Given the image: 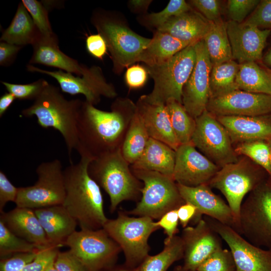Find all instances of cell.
I'll return each instance as SVG.
<instances>
[{
    "label": "cell",
    "mask_w": 271,
    "mask_h": 271,
    "mask_svg": "<svg viewBox=\"0 0 271 271\" xmlns=\"http://www.w3.org/2000/svg\"><path fill=\"white\" fill-rule=\"evenodd\" d=\"M106 111L83 101L77 122L78 144L80 156L92 160L121 148L136 104L127 98H116Z\"/></svg>",
    "instance_id": "6da1fadb"
},
{
    "label": "cell",
    "mask_w": 271,
    "mask_h": 271,
    "mask_svg": "<svg viewBox=\"0 0 271 271\" xmlns=\"http://www.w3.org/2000/svg\"><path fill=\"white\" fill-rule=\"evenodd\" d=\"M64 170L65 197L62 205L76 220L81 229L102 228L108 219L104 211L100 186L90 177L88 167L92 159L80 156Z\"/></svg>",
    "instance_id": "7a4b0ae2"
},
{
    "label": "cell",
    "mask_w": 271,
    "mask_h": 271,
    "mask_svg": "<svg viewBox=\"0 0 271 271\" xmlns=\"http://www.w3.org/2000/svg\"><path fill=\"white\" fill-rule=\"evenodd\" d=\"M83 102L79 99L67 100L58 87L47 81L33 103L23 109L22 114L28 117L36 116L42 127H51L59 131L71 163L72 152L78 144L77 122Z\"/></svg>",
    "instance_id": "3957f363"
},
{
    "label": "cell",
    "mask_w": 271,
    "mask_h": 271,
    "mask_svg": "<svg viewBox=\"0 0 271 271\" xmlns=\"http://www.w3.org/2000/svg\"><path fill=\"white\" fill-rule=\"evenodd\" d=\"M120 149L92 160L88 167L90 177L108 194L113 213L124 201L140 200L143 182L133 173Z\"/></svg>",
    "instance_id": "277c9868"
},
{
    "label": "cell",
    "mask_w": 271,
    "mask_h": 271,
    "mask_svg": "<svg viewBox=\"0 0 271 271\" xmlns=\"http://www.w3.org/2000/svg\"><path fill=\"white\" fill-rule=\"evenodd\" d=\"M91 21L106 43L115 73L119 74L124 68L140 62L151 39L136 33L107 12H95Z\"/></svg>",
    "instance_id": "5b68a950"
},
{
    "label": "cell",
    "mask_w": 271,
    "mask_h": 271,
    "mask_svg": "<svg viewBox=\"0 0 271 271\" xmlns=\"http://www.w3.org/2000/svg\"><path fill=\"white\" fill-rule=\"evenodd\" d=\"M194 44L189 45L163 64L146 66L154 82L152 91L142 96L146 101L165 104L168 100L174 99L182 103L183 88L196 62Z\"/></svg>",
    "instance_id": "8992f818"
},
{
    "label": "cell",
    "mask_w": 271,
    "mask_h": 271,
    "mask_svg": "<svg viewBox=\"0 0 271 271\" xmlns=\"http://www.w3.org/2000/svg\"><path fill=\"white\" fill-rule=\"evenodd\" d=\"M103 228L119 245L124 264L131 268H137L149 255V238L160 229L150 217L129 216L123 211H118L115 218L108 219Z\"/></svg>",
    "instance_id": "52a82bcc"
},
{
    "label": "cell",
    "mask_w": 271,
    "mask_h": 271,
    "mask_svg": "<svg viewBox=\"0 0 271 271\" xmlns=\"http://www.w3.org/2000/svg\"><path fill=\"white\" fill-rule=\"evenodd\" d=\"M269 176L264 169L244 156L221 167L209 182L211 188L224 196L236 221L235 231L244 197Z\"/></svg>",
    "instance_id": "ba28073f"
},
{
    "label": "cell",
    "mask_w": 271,
    "mask_h": 271,
    "mask_svg": "<svg viewBox=\"0 0 271 271\" xmlns=\"http://www.w3.org/2000/svg\"><path fill=\"white\" fill-rule=\"evenodd\" d=\"M131 170L143 182V187L141 199L134 208L126 212L127 214L158 220L167 212L177 209L185 202L173 178L152 171Z\"/></svg>",
    "instance_id": "9c48e42d"
},
{
    "label": "cell",
    "mask_w": 271,
    "mask_h": 271,
    "mask_svg": "<svg viewBox=\"0 0 271 271\" xmlns=\"http://www.w3.org/2000/svg\"><path fill=\"white\" fill-rule=\"evenodd\" d=\"M251 243L271 248V177L251 191L243 200L236 230Z\"/></svg>",
    "instance_id": "30bf717a"
},
{
    "label": "cell",
    "mask_w": 271,
    "mask_h": 271,
    "mask_svg": "<svg viewBox=\"0 0 271 271\" xmlns=\"http://www.w3.org/2000/svg\"><path fill=\"white\" fill-rule=\"evenodd\" d=\"M64 245L69 248L88 271H100L115 265L122 251L103 228L76 230Z\"/></svg>",
    "instance_id": "8fae6325"
},
{
    "label": "cell",
    "mask_w": 271,
    "mask_h": 271,
    "mask_svg": "<svg viewBox=\"0 0 271 271\" xmlns=\"http://www.w3.org/2000/svg\"><path fill=\"white\" fill-rule=\"evenodd\" d=\"M37 182L19 187L17 207L36 209L62 205L65 197L64 170L60 160L43 162L36 169Z\"/></svg>",
    "instance_id": "7c38bea8"
},
{
    "label": "cell",
    "mask_w": 271,
    "mask_h": 271,
    "mask_svg": "<svg viewBox=\"0 0 271 271\" xmlns=\"http://www.w3.org/2000/svg\"><path fill=\"white\" fill-rule=\"evenodd\" d=\"M195 120L191 143L202 154L220 168L238 160L227 130L215 116L206 110Z\"/></svg>",
    "instance_id": "4fadbf2b"
},
{
    "label": "cell",
    "mask_w": 271,
    "mask_h": 271,
    "mask_svg": "<svg viewBox=\"0 0 271 271\" xmlns=\"http://www.w3.org/2000/svg\"><path fill=\"white\" fill-rule=\"evenodd\" d=\"M26 68L28 71L42 73L54 78L62 91L72 95L82 94L85 101L94 105L99 103L101 96L110 98L117 96L114 86L107 82L101 68L98 66L89 67L81 76L61 70H46L30 64Z\"/></svg>",
    "instance_id": "5bb4252c"
},
{
    "label": "cell",
    "mask_w": 271,
    "mask_h": 271,
    "mask_svg": "<svg viewBox=\"0 0 271 271\" xmlns=\"http://www.w3.org/2000/svg\"><path fill=\"white\" fill-rule=\"evenodd\" d=\"M206 220L228 246L236 271H271V248L251 243L232 227L216 220L210 218Z\"/></svg>",
    "instance_id": "9a60e30c"
},
{
    "label": "cell",
    "mask_w": 271,
    "mask_h": 271,
    "mask_svg": "<svg viewBox=\"0 0 271 271\" xmlns=\"http://www.w3.org/2000/svg\"><path fill=\"white\" fill-rule=\"evenodd\" d=\"M196 60L182 90V104L196 119L206 110L210 98V75L212 65L203 40L194 44Z\"/></svg>",
    "instance_id": "2e32d148"
},
{
    "label": "cell",
    "mask_w": 271,
    "mask_h": 271,
    "mask_svg": "<svg viewBox=\"0 0 271 271\" xmlns=\"http://www.w3.org/2000/svg\"><path fill=\"white\" fill-rule=\"evenodd\" d=\"M220 169L190 143L181 145L176 151L173 178L188 187L208 185Z\"/></svg>",
    "instance_id": "e0dca14e"
},
{
    "label": "cell",
    "mask_w": 271,
    "mask_h": 271,
    "mask_svg": "<svg viewBox=\"0 0 271 271\" xmlns=\"http://www.w3.org/2000/svg\"><path fill=\"white\" fill-rule=\"evenodd\" d=\"M206 110L216 117L269 114L271 95L236 90L210 98Z\"/></svg>",
    "instance_id": "ac0fdd59"
},
{
    "label": "cell",
    "mask_w": 271,
    "mask_h": 271,
    "mask_svg": "<svg viewBox=\"0 0 271 271\" xmlns=\"http://www.w3.org/2000/svg\"><path fill=\"white\" fill-rule=\"evenodd\" d=\"M180 236L184 248L183 266L189 269L196 270L207 258L223 248L222 238L203 218L194 226L183 228Z\"/></svg>",
    "instance_id": "d6986e66"
},
{
    "label": "cell",
    "mask_w": 271,
    "mask_h": 271,
    "mask_svg": "<svg viewBox=\"0 0 271 271\" xmlns=\"http://www.w3.org/2000/svg\"><path fill=\"white\" fill-rule=\"evenodd\" d=\"M226 28L234 60L239 64L262 60L270 30L230 20L226 22Z\"/></svg>",
    "instance_id": "ffe728a7"
},
{
    "label": "cell",
    "mask_w": 271,
    "mask_h": 271,
    "mask_svg": "<svg viewBox=\"0 0 271 271\" xmlns=\"http://www.w3.org/2000/svg\"><path fill=\"white\" fill-rule=\"evenodd\" d=\"M177 186L185 202L197 208L200 218L206 215L235 230L236 221L231 208L220 196L213 193L209 185L188 187L177 184Z\"/></svg>",
    "instance_id": "44dd1931"
},
{
    "label": "cell",
    "mask_w": 271,
    "mask_h": 271,
    "mask_svg": "<svg viewBox=\"0 0 271 271\" xmlns=\"http://www.w3.org/2000/svg\"><path fill=\"white\" fill-rule=\"evenodd\" d=\"M216 117L227 130L233 146L256 140L271 141V113Z\"/></svg>",
    "instance_id": "7402d4cb"
},
{
    "label": "cell",
    "mask_w": 271,
    "mask_h": 271,
    "mask_svg": "<svg viewBox=\"0 0 271 271\" xmlns=\"http://www.w3.org/2000/svg\"><path fill=\"white\" fill-rule=\"evenodd\" d=\"M136 104L137 112L150 138L166 144L176 151L181 145L173 129L166 105L150 103L142 96Z\"/></svg>",
    "instance_id": "603a6c76"
},
{
    "label": "cell",
    "mask_w": 271,
    "mask_h": 271,
    "mask_svg": "<svg viewBox=\"0 0 271 271\" xmlns=\"http://www.w3.org/2000/svg\"><path fill=\"white\" fill-rule=\"evenodd\" d=\"M32 46L33 51L30 64L55 67L78 76L84 74L88 69V67L79 63L60 50L57 36L47 38L41 35Z\"/></svg>",
    "instance_id": "cb8c5ba5"
},
{
    "label": "cell",
    "mask_w": 271,
    "mask_h": 271,
    "mask_svg": "<svg viewBox=\"0 0 271 271\" xmlns=\"http://www.w3.org/2000/svg\"><path fill=\"white\" fill-rule=\"evenodd\" d=\"M0 221L17 236L44 248L52 245L34 209L17 207L1 213Z\"/></svg>",
    "instance_id": "d4e9b609"
},
{
    "label": "cell",
    "mask_w": 271,
    "mask_h": 271,
    "mask_svg": "<svg viewBox=\"0 0 271 271\" xmlns=\"http://www.w3.org/2000/svg\"><path fill=\"white\" fill-rule=\"evenodd\" d=\"M34 210L52 245L64 246L68 238L76 231L77 222L62 205Z\"/></svg>",
    "instance_id": "484cf974"
},
{
    "label": "cell",
    "mask_w": 271,
    "mask_h": 271,
    "mask_svg": "<svg viewBox=\"0 0 271 271\" xmlns=\"http://www.w3.org/2000/svg\"><path fill=\"white\" fill-rule=\"evenodd\" d=\"M210 22L193 8L174 17L156 31L168 33L174 37L192 44L203 40Z\"/></svg>",
    "instance_id": "4316f807"
},
{
    "label": "cell",
    "mask_w": 271,
    "mask_h": 271,
    "mask_svg": "<svg viewBox=\"0 0 271 271\" xmlns=\"http://www.w3.org/2000/svg\"><path fill=\"white\" fill-rule=\"evenodd\" d=\"M175 159L174 150L150 138L143 153L131 165V169L154 171L173 178Z\"/></svg>",
    "instance_id": "83f0119b"
},
{
    "label": "cell",
    "mask_w": 271,
    "mask_h": 271,
    "mask_svg": "<svg viewBox=\"0 0 271 271\" xmlns=\"http://www.w3.org/2000/svg\"><path fill=\"white\" fill-rule=\"evenodd\" d=\"M41 35L29 13L20 2L10 25L3 31L0 40L23 47L32 45Z\"/></svg>",
    "instance_id": "f1b7e54d"
},
{
    "label": "cell",
    "mask_w": 271,
    "mask_h": 271,
    "mask_svg": "<svg viewBox=\"0 0 271 271\" xmlns=\"http://www.w3.org/2000/svg\"><path fill=\"white\" fill-rule=\"evenodd\" d=\"M189 45L168 33L156 31L140 62L148 66L163 64Z\"/></svg>",
    "instance_id": "f546056e"
},
{
    "label": "cell",
    "mask_w": 271,
    "mask_h": 271,
    "mask_svg": "<svg viewBox=\"0 0 271 271\" xmlns=\"http://www.w3.org/2000/svg\"><path fill=\"white\" fill-rule=\"evenodd\" d=\"M203 41L212 66L233 59L226 28V22L220 19L210 22Z\"/></svg>",
    "instance_id": "4dcf8cb0"
},
{
    "label": "cell",
    "mask_w": 271,
    "mask_h": 271,
    "mask_svg": "<svg viewBox=\"0 0 271 271\" xmlns=\"http://www.w3.org/2000/svg\"><path fill=\"white\" fill-rule=\"evenodd\" d=\"M236 82L238 90L271 95V74L256 62L239 64Z\"/></svg>",
    "instance_id": "1f68e13d"
},
{
    "label": "cell",
    "mask_w": 271,
    "mask_h": 271,
    "mask_svg": "<svg viewBox=\"0 0 271 271\" xmlns=\"http://www.w3.org/2000/svg\"><path fill=\"white\" fill-rule=\"evenodd\" d=\"M163 249L154 255H149L135 268L136 271H167L175 262L183 259V244L181 236H174L164 241Z\"/></svg>",
    "instance_id": "d6a6232c"
},
{
    "label": "cell",
    "mask_w": 271,
    "mask_h": 271,
    "mask_svg": "<svg viewBox=\"0 0 271 271\" xmlns=\"http://www.w3.org/2000/svg\"><path fill=\"white\" fill-rule=\"evenodd\" d=\"M150 138L136 109L120 148L123 158L130 165L133 164L141 156Z\"/></svg>",
    "instance_id": "836d02e7"
},
{
    "label": "cell",
    "mask_w": 271,
    "mask_h": 271,
    "mask_svg": "<svg viewBox=\"0 0 271 271\" xmlns=\"http://www.w3.org/2000/svg\"><path fill=\"white\" fill-rule=\"evenodd\" d=\"M239 64L231 60L212 66L210 75V98L238 90L236 76Z\"/></svg>",
    "instance_id": "e575fe53"
},
{
    "label": "cell",
    "mask_w": 271,
    "mask_h": 271,
    "mask_svg": "<svg viewBox=\"0 0 271 271\" xmlns=\"http://www.w3.org/2000/svg\"><path fill=\"white\" fill-rule=\"evenodd\" d=\"M175 136L180 145L191 143L196 127V120L183 104L174 99L165 104Z\"/></svg>",
    "instance_id": "d590c367"
},
{
    "label": "cell",
    "mask_w": 271,
    "mask_h": 271,
    "mask_svg": "<svg viewBox=\"0 0 271 271\" xmlns=\"http://www.w3.org/2000/svg\"><path fill=\"white\" fill-rule=\"evenodd\" d=\"M43 248L17 236L0 221V257L19 253L37 252Z\"/></svg>",
    "instance_id": "8d00e7d4"
},
{
    "label": "cell",
    "mask_w": 271,
    "mask_h": 271,
    "mask_svg": "<svg viewBox=\"0 0 271 271\" xmlns=\"http://www.w3.org/2000/svg\"><path fill=\"white\" fill-rule=\"evenodd\" d=\"M239 156H245L264 169L269 176L271 174L270 148L269 142L256 140L238 144L233 146Z\"/></svg>",
    "instance_id": "74e56055"
},
{
    "label": "cell",
    "mask_w": 271,
    "mask_h": 271,
    "mask_svg": "<svg viewBox=\"0 0 271 271\" xmlns=\"http://www.w3.org/2000/svg\"><path fill=\"white\" fill-rule=\"evenodd\" d=\"M193 8L184 0H171L166 7L158 13H151L144 17L148 26L157 30L172 18L192 10Z\"/></svg>",
    "instance_id": "f35d334b"
},
{
    "label": "cell",
    "mask_w": 271,
    "mask_h": 271,
    "mask_svg": "<svg viewBox=\"0 0 271 271\" xmlns=\"http://www.w3.org/2000/svg\"><path fill=\"white\" fill-rule=\"evenodd\" d=\"M41 35L52 38L57 36L53 32L48 17V9L42 2L36 0H22Z\"/></svg>",
    "instance_id": "ab89813d"
},
{
    "label": "cell",
    "mask_w": 271,
    "mask_h": 271,
    "mask_svg": "<svg viewBox=\"0 0 271 271\" xmlns=\"http://www.w3.org/2000/svg\"><path fill=\"white\" fill-rule=\"evenodd\" d=\"M236 267L230 249L222 248L207 258L196 271H236Z\"/></svg>",
    "instance_id": "60d3db41"
},
{
    "label": "cell",
    "mask_w": 271,
    "mask_h": 271,
    "mask_svg": "<svg viewBox=\"0 0 271 271\" xmlns=\"http://www.w3.org/2000/svg\"><path fill=\"white\" fill-rule=\"evenodd\" d=\"M46 80L41 78L26 84H17L1 81L6 89L19 100H35L42 92Z\"/></svg>",
    "instance_id": "b9f144b4"
},
{
    "label": "cell",
    "mask_w": 271,
    "mask_h": 271,
    "mask_svg": "<svg viewBox=\"0 0 271 271\" xmlns=\"http://www.w3.org/2000/svg\"><path fill=\"white\" fill-rule=\"evenodd\" d=\"M259 0H229L227 2V13L230 21L242 23L259 3Z\"/></svg>",
    "instance_id": "7bdbcfd3"
},
{
    "label": "cell",
    "mask_w": 271,
    "mask_h": 271,
    "mask_svg": "<svg viewBox=\"0 0 271 271\" xmlns=\"http://www.w3.org/2000/svg\"><path fill=\"white\" fill-rule=\"evenodd\" d=\"M243 23L271 30V0H261Z\"/></svg>",
    "instance_id": "ee69618b"
},
{
    "label": "cell",
    "mask_w": 271,
    "mask_h": 271,
    "mask_svg": "<svg viewBox=\"0 0 271 271\" xmlns=\"http://www.w3.org/2000/svg\"><path fill=\"white\" fill-rule=\"evenodd\" d=\"M59 248L52 245L39 250L35 258L26 264L22 271H45L55 261Z\"/></svg>",
    "instance_id": "f6af8a7d"
},
{
    "label": "cell",
    "mask_w": 271,
    "mask_h": 271,
    "mask_svg": "<svg viewBox=\"0 0 271 271\" xmlns=\"http://www.w3.org/2000/svg\"><path fill=\"white\" fill-rule=\"evenodd\" d=\"M189 4L209 22H214L221 19L219 1L192 0Z\"/></svg>",
    "instance_id": "bcb514c9"
},
{
    "label": "cell",
    "mask_w": 271,
    "mask_h": 271,
    "mask_svg": "<svg viewBox=\"0 0 271 271\" xmlns=\"http://www.w3.org/2000/svg\"><path fill=\"white\" fill-rule=\"evenodd\" d=\"M37 252L19 253L1 259V271H22L36 256Z\"/></svg>",
    "instance_id": "7dc6e473"
},
{
    "label": "cell",
    "mask_w": 271,
    "mask_h": 271,
    "mask_svg": "<svg viewBox=\"0 0 271 271\" xmlns=\"http://www.w3.org/2000/svg\"><path fill=\"white\" fill-rule=\"evenodd\" d=\"M54 264L58 271H88L69 249L65 251H59Z\"/></svg>",
    "instance_id": "c3c4849f"
},
{
    "label": "cell",
    "mask_w": 271,
    "mask_h": 271,
    "mask_svg": "<svg viewBox=\"0 0 271 271\" xmlns=\"http://www.w3.org/2000/svg\"><path fill=\"white\" fill-rule=\"evenodd\" d=\"M148 75L146 67L139 64H133L128 67L125 71V83L129 89L141 88L147 82Z\"/></svg>",
    "instance_id": "681fc988"
},
{
    "label": "cell",
    "mask_w": 271,
    "mask_h": 271,
    "mask_svg": "<svg viewBox=\"0 0 271 271\" xmlns=\"http://www.w3.org/2000/svg\"><path fill=\"white\" fill-rule=\"evenodd\" d=\"M156 223L160 228L164 230V232L166 235V238L164 240H170L176 235L178 231L179 220L177 209L167 212L159 219Z\"/></svg>",
    "instance_id": "f907efd6"
},
{
    "label": "cell",
    "mask_w": 271,
    "mask_h": 271,
    "mask_svg": "<svg viewBox=\"0 0 271 271\" xmlns=\"http://www.w3.org/2000/svg\"><path fill=\"white\" fill-rule=\"evenodd\" d=\"M19 188L15 186L9 180L5 173L0 171V212L9 202H15Z\"/></svg>",
    "instance_id": "816d5d0a"
},
{
    "label": "cell",
    "mask_w": 271,
    "mask_h": 271,
    "mask_svg": "<svg viewBox=\"0 0 271 271\" xmlns=\"http://www.w3.org/2000/svg\"><path fill=\"white\" fill-rule=\"evenodd\" d=\"M86 47L91 55L101 60L103 59L108 50L104 39L98 33L90 35L87 37Z\"/></svg>",
    "instance_id": "f5cc1de1"
},
{
    "label": "cell",
    "mask_w": 271,
    "mask_h": 271,
    "mask_svg": "<svg viewBox=\"0 0 271 271\" xmlns=\"http://www.w3.org/2000/svg\"><path fill=\"white\" fill-rule=\"evenodd\" d=\"M177 213L179 223L183 228L187 227L191 221H193L196 224L202 218L198 216L197 208L187 202H185L177 209Z\"/></svg>",
    "instance_id": "db71d44e"
},
{
    "label": "cell",
    "mask_w": 271,
    "mask_h": 271,
    "mask_svg": "<svg viewBox=\"0 0 271 271\" xmlns=\"http://www.w3.org/2000/svg\"><path fill=\"white\" fill-rule=\"evenodd\" d=\"M22 47L6 42L0 43V65L8 67L12 64Z\"/></svg>",
    "instance_id": "11a10c76"
},
{
    "label": "cell",
    "mask_w": 271,
    "mask_h": 271,
    "mask_svg": "<svg viewBox=\"0 0 271 271\" xmlns=\"http://www.w3.org/2000/svg\"><path fill=\"white\" fill-rule=\"evenodd\" d=\"M16 98L11 93L7 92L0 97V117H2Z\"/></svg>",
    "instance_id": "9f6ffc18"
},
{
    "label": "cell",
    "mask_w": 271,
    "mask_h": 271,
    "mask_svg": "<svg viewBox=\"0 0 271 271\" xmlns=\"http://www.w3.org/2000/svg\"><path fill=\"white\" fill-rule=\"evenodd\" d=\"M100 271H136V270L135 268H130L123 263V264H115Z\"/></svg>",
    "instance_id": "6f0895ef"
},
{
    "label": "cell",
    "mask_w": 271,
    "mask_h": 271,
    "mask_svg": "<svg viewBox=\"0 0 271 271\" xmlns=\"http://www.w3.org/2000/svg\"><path fill=\"white\" fill-rule=\"evenodd\" d=\"M151 1H131L130 3L135 9L146 10L149 7Z\"/></svg>",
    "instance_id": "680465c9"
},
{
    "label": "cell",
    "mask_w": 271,
    "mask_h": 271,
    "mask_svg": "<svg viewBox=\"0 0 271 271\" xmlns=\"http://www.w3.org/2000/svg\"><path fill=\"white\" fill-rule=\"evenodd\" d=\"M261 61L267 69L271 70V47L262 56Z\"/></svg>",
    "instance_id": "91938a15"
},
{
    "label": "cell",
    "mask_w": 271,
    "mask_h": 271,
    "mask_svg": "<svg viewBox=\"0 0 271 271\" xmlns=\"http://www.w3.org/2000/svg\"><path fill=\"white\" fill-rule=\"evenodd\" d=\"M173 271H196V270H193L187 269L184 267L182 265H178L176 266L174 268Z\"/></svg>",
    "instance_id": "94428289"
},
{
    "label": "cell",
    "mask_w": 271,
    "mask_h": 271,
    "mask_svg": "<svg viewBox=\"0 0 271 271\" xmlns=\"http://www.w3.org/2000/svg\"><path fill=\"white\" fill-rule=\"evenodd\" d=\"M52 262L46 269L45 271H58V270L56 268V267L54 266V263Z\"/></svg>",
    "instance_id": "6125c7cd"
},
{
    "label": "cell",
    "mask_w": 271,
    "mask_h": 271,
    "mask_svg": "<svg viewBox=\"0 0 271 271\" xmlns=\"http://www.w3.org/2000/svg\"><path fill=\"white\" fill-rule=\"evenodd\" d=\"M269 142V148H270V167H271V141L268 142ZM270 177H271V174Z\"/></svg>",
    "instance_id": "be15d7a7"
},
{
    "label": "cell",
    "mask_w": 271,
    "mask_h": 271,
    "mask_svg": "<svg viewBox=\"0 0 271 271\" xmlns=\"http://www.w3.org/2000/svg\"><path fill=\"white\" fill-rule=\"evenodd\" d=\"M267 69L268 70V71H269V73H270V74H271V70H269V69Z\"/></svg>",
    "instance_id": "e7e4bbea"
}]
</instances>
